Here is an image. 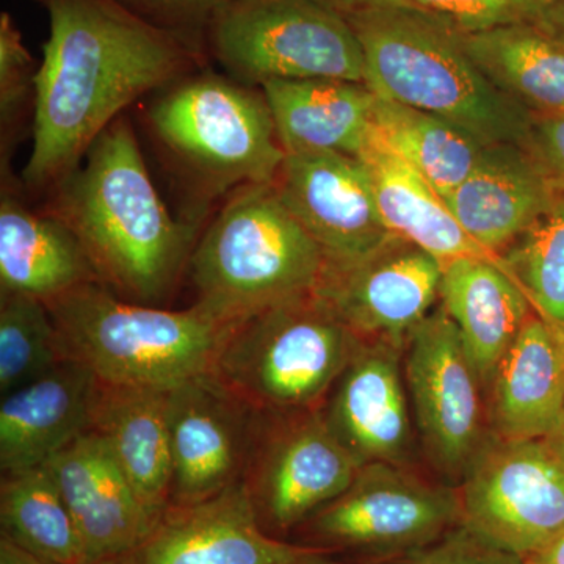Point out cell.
I'll use <instances>...</instances> for the list:
<instances>
[{
	"label": "cell",
	"instance_id": "7a4b0ae2",
	"mask_svg": "<svg viewBox=\"0 0 564 564\" xmlns=\"http://www.w3.org/2000/svg\"><path fill=\"white\" fill-rule=\"evenodd\" d=\"M58 182L55 214L76 234L99 280L131 302H163L191 261V226L163 206L131 126L117 120Z\"/></svg>",
	"mask_w": 564,
	"mask_h": 564
},
{
	"label": "cell",
	"instance_id": "4dcf8cb0",
	"mask_svg": "<svg viewBox=\"0 0 564 564\" xmlns=\"http://www.w3.org/2000/svg\"><path fill=\"white\" fill-rule=\"evenodd\" d=\"M63 361L46 303L3 295L0 307V393L17 391Z\"/></svg>",
	"mask_w": 564,
	"mask_h": 564
},
{
	"label": "cell",
	"instance_id": "60d3db41",
	"mask_svg": "<svg viewBox=\"0 0 564 564\" xmlns=\"http://www.w3.org/2000/svg\"><path fill=\"white\" fill-rule=\"evenodd\" d=\"M544 441L554 451V454L558 456L560 462L564 464V410L562 415H560L558 422H556L555 429L544 437Z\"/></svg>",
	"mask_w": 564,
	"mask_h": 564
},
{
	"label": "cell",
	"instance_id": "ac0fdd59",
	"mask_svg": "<svg viewBox=\"0 0 564 564\" xmlns=\"http://www.w3.org/2000/svg\"><path fill=\"white\" fill-rule=\"evenodd\" d=\"M400 350L383 340H364L323 410L340 443L362 466H403L413 452Z\"/></svg>",
	"mask_w": 564,
	"mask_h": 564
},
{
	"label": "cell",
	"instance_id": "cb8c5ba5",
	"mask_svg": "<svg viewBox=\"0 0 564 564\" xmlns=\"http://www.w3.org/2000/svg\"><path fill=\"white\" fill-rule=\"evenodd\" d=\"M90 432L109 447L143 503L162 518L173 484L169 392L101 383Z\"/></svg>",
	"mask_w": 564,
	"mask_h": 564
},
{
	"label": "cell",
	"instance_id": "1f68e13d",
	"mask_svg": "<svg viewBox=\"0 0 564 564\" xmlns=\"http://www.w3.org/2000/svg\"><path fill=\"white\" fill-rule=\"evenodd\" d=\"M459 33L536 22L551 0H406Z\"/></svg>",
	"mask_w": 564,
	"mask_h": 564
},
{
	"label": "cell",
	"instance_id": "d6a6232c",
	"mask_svg": "<svg viewBox=\"0 0 564 564\" xmlns=\"http://www.w3.org/2000/svg\"><path fill=\"white\" fill-rule=\"evenodd\" d=\"M388 564H527V560L458 524L433 544Z\"/></svg>",
	"mask_w": 564,
	"mask_h": 564
},
{
	"label": "cell",
	"instance_id": "30bf717a",
	"mask_svg": "<svg viewBox=\"0 0 564 564\" xmlns=\"http://www.w3.org/2000/svg\"><path fill=\"white\" fill-rule=\"evenodd\" d=\"M361 467L321 408L258 413L243 484L261 522L288 530L347 491Z\"/></svg>",
	"mask_w": 564,
	"mask_h": 564
},
{
	"label": "cell",
	"instance_id": "2e32d148",
	"mask_svg": "<svg viewBox=\"0 0 564 564\" xmlns=\"http://www.w3.org/2000/svg\"><path fill=\"white\" fill-rule=\"evenodd\" d=\"M303 545L282 543L263 530L242 481L191 505H172L129 564H289Z\"/></svg>",
	"mask_w": 564,
	"mask_h": 564
},
{
	"label": "cell",
	"instance_id": "f546056e",
	"mask_svg": "<svg viewBox=\"0 0 564 564\" xmlns=\"http://www.w3.org/2000/svg\"><path fill=\"white\" fill-rule=\"evenodd\" d=\"M538 314L564 325V196L500 256Z\"/></svg>",
	"mask_w": 564,
	"mask_h": 564
},
{
	"label": "cell",
	"instance_id": "83f0119b",
	"mask_svg": "<svg viewBox=\"0 0 564 564\" xmlns=\"http://www.w3.org/2000/svg\"><path fill=\"white\" fill-rule=\"evenodd\" d=\"M375 137L445 199L475 169L485 144L444 118L378 98L373 109Z\"/></svg>",
	"mask_w": 564,
	"mask_h": 564
},
{
	"label": "cell",
	"instance_id": "7c38bea8",
	"mask_svg": "<svg viewBox=\"0 0 564 564\" xmlns=\"http://www.w3.org/2000/svg\"><path fill=\"white\" fill-rule=\"evenodd\" d=\"M404 381L423 448L437 470L464 480L486 443L480 375L443 306L404 345Z\"/></svg>",
	"mask_w": 564,
	"mask_h": 564
},
{
	"label": "cell",
	"instance_id": "7bdbcfd3",
	"mask_svg": "<svg viewBox=\"0 0 564 564\" xmlns=\"http://www.w3.org/2000/svg\"><path fill=\"white\" fill-rule=\"evenodd\" d=\"M93 564H129L128 556H120V558L104 560V562Z\"/></svg>",
	"mask_w": 564,
	"mask_h": 564
},
{
	"label": "cell",
	"instance_id": "52a82bcc",
	"mask_svg": "<svg viewBox=\"0 0 564 564\" xmlns=\"http://www.w3.org/2000/svg\"><path fill=\"white\" fill-rule=\"evenodd\" d=\"M214 44L223 65L252 84L366 80L358 36L323 0H232L217 11Z\"/></svg>",
	"mask_w": 564,
	"mask_h": 564
},
{
	"label": "cell",
	"instance_id": "e0dca14e",
	"mask_svg": "<svg viewBox=\"0 0 564 564\" xmlns=\"http://www.w3.org/2000/svg\"><path fill=\"white\" fill-rule=\"evenodd\" d=\"M46 467L79 530L87 564L131 555L161 519L95 432L82 434Z\"/></svg>",
	"mask_w": 564,
	"mask_h": 564
},
{
	"label": "cell",
	"instance_id": "603a6c76",
	"mask_svg": "<svg viewBox=\"0 0 564 564\" xmlns=\"http://www.w3.org/2000/svg\"><path fill=\"white\" fill-rule=\"evenodd\" d=\"M440 299L462 334L484 386L532 317V303L503 261L459 258L444 263Z\"/></svg>",
	"mask_w": 564,
	"mask_h": 564
},
{
	"label": "cell",
	"instance_id": "8d00e7d4",
	"mask_svg": "<svg viewBox=\"0 0 564 564\" xmlns=\"http://www.w3.org/2000/svg\"><path fill=\"white\" fill-rule=\"evenodd\" d=\"M536 24L564 44V0H551Z\"/></svg>",
	"mask_w": 564,
	"mask_h": 564
},
{
	"label": "cell",
	"instance_id": "ab89813d",
	"mask_svg": "<svg viewBox=\"0 0 564 564\" xmlns=\"http://www.w3.org/2000/svg\"><path fill=\"white\" fill-rule=\"evenodd\" d=\"M152 2L165 3L170 7H180V9L187 10H221L223 7L228 6L232 0H152Z\"/></svg>",
	"mask_w": 564,
	"mask_h": 564
},
{
	"label": "cell",
	"instance_id": "ba28073f",
	"mask_svg": "<svg viewBox=\"0 0 564 564\" xmlns=\"http://www.w3.org/2000/svg\"><path fill=\"white\" fill-rule=\"evenodd\" d=\"M150 117L159 139L218 185L273 184L285 159L263 93L221 77L184 82Z\"/></svg>",
	"mask_w": 564,
	"mask_h": 564
},
{
	"label": "cell",
	"instance_id": "f35d334b",
	"mask_svg": "<svg viewBox=\"0 0 564 564\" xmlns=\"http://www.w3.org/2000/svg\"><path fill=\"white\" fill-rule=\"evenodd\" d=\"M527 564H564V533L540 554L527 560Z\"/></svg>",
	"mask_w": 564,
	"mask_h": 564
},
{
	"label": "cell",
	"instance_id": "7402d4cb",
	"mask_svg": "<svg viewBox=\"0 0 564 564\" xmlns=\"http://www.w3.org/2000/svg\"><path fill=\"white\" fill-rule=\"evenodd\" d=\"M261 87L285 154L337 152L361 159L369 148L377 95L366 84L299 79Z\"/></svg>",
	"mask_w": 564,
	"mask_h": 564
},
{
	"label": "cell",
	"instance_id": "277c9868",
	"mask_svg": "<svg viewBox=\"0 0 564 564\" xmlns=\"http://www.w3.org/2000/svg\"><path fill=\"white\" fill-rule=\"evenodd\" d=\"M63 361L87 367L102 384L170 392L210 375L234 325L198 304L170 311L122 299L101 281L46 303Z\"/></svg>",
	"mask_w": 564,
	"mask_h": 564
},
{
	"label": "cell",
	"instance_id": "d4e9b609",
	"mask_svg": "<svg viewBox=\"0 0 564 564\" xmlns=\"http://www.w3.org/2000/svg\"><path fill=\"white\" fill-rule=\"evenodd\" d=\"M95 281H101L95 265L65 223L54 215L32 214L11 198L2 199V296H29L47 303Z\"/></svg>",
	"mask_w": 564,
	"mask_h": 564
},
{
	"label": "cell",
	"instance_id": "9a60e30c",
	"mask_svg": "<svg viewBox=\"0 0 564 564\" xmlns=\"http://www.w3.org/2000/svg\"><path fill=\"white\" fill-rule=\"evenodd\" d=\"M273 185L328 262L361 258L393 237L361 159L337 152L285 154Z\"/></svg>",
	"mask_w": 564,
	"mask_h": 564
},
{
	"label": "cell",
	"instance_id": "f1b7e54d",
	"mask_svg": "<svg viewBox=\"0 0 564 564\" xmlns=\"http://www.w3.org/2000/svg\"><path fill=\"white\" fill-rule=\"evenodd\" d=\"M0 524L2 534L47 564H87L79 530L46 466L3 475Z\"/></svg>",
	"mask_w": 564,
	"mask_h": 564
},
{
	"label": "cell",
	"instance_id": "d590c367",
	"mask_svg": "<svg viewBox=\"0 0 564 564\" xmlns=\"http://www.w3.org/2000/svg\"><path fill=\"white\" fill-rule=\"evenodd\" d=\"M0 564H47L39 555L14 543L9 536H0Z\"/></svg>",
	"mask_w": 564,
	"mask_h": 564
},
{
	"label": "cell",
	"instance_id": "9c48e42d",
	"mask_svg": "<svg viewBox=\"0 0 564 564\" xmlns=\"http://www.w3.org/2000/svg\"><path fill=\"white\" fill-rule=\"evenodd\" d=\"M462 524L525 560L564 533V464L544 440H486L464 477Z\"/></svg>",
	"mask_w": 564,
	"mask_h": 564
},
{
	"label": "cell",
	"instance_id": "4fadbf2b",
	"mask_svg": "<svg viewBox=\"0 0 564 564\" xmlns=\"http://www.w3.org/2000/svg\"><path fill=\"white\" fill-rule=\"evenodd\" d=\"M443 272L440 259L393 236L361 258L326 261L314 293L362 339L403 350L433 313Z\"/></svg>",
	"mask_w": 564,
	"mask_h": 564
},
{
	"label": "cell",
	"instance_id": "6da1fadb",
	"mask_svg": "<svg viewBox=\"0 0 564 564\" xmlns=\"http://www.w3.org/2000/svg\"><path fill=\"white\" fill-rule=\"evenodd\" d=\"M51 35L35 76L31 187L65 180L120 111L169 84L184 50L111 0H50Z\"/></svg>",
	"mask_w": 564,
	"mask_h": 564
},
{
	"label": "cell",
	"instance_id": "44dd1931",
	"mask_svg": "<svg viewBox=\"0 0 564 564\" xmlns=\"http://www.w3.org/2000/svg\"><path fill=\"white\" fill-rule=\"evenodd\" d=\"M491 422L502 440H544L564 410V325L534 314L494 375Z\"/></svg>",
	"mask_w": 564,
	"mask_h": 564
},
{
	"label": "cell",
	"instance_id": "8fae6325",
	"mask_svg": "<svg viewBox=\"0 0 564 564\" xmlns=\"http://www.w3.org/2000/svg\"><path fill=\"white\" fill-rule=\"evenodd\" d=\"M462 524V497L400 464H364L344 494L313 516L323 543L400 556L426 547Z\"/></svg>",
	"mask_w": 564,
	"mask_h": 564
},
{
	"label": "cell",
	"instance_id": "ffe728a7",
	"mask_svg": "<svg viewBox=\"0 0 564 564\" xmlns=\"http://www.w3.org/2000/svg\"><path fill=\"white\" fill-rule=\"evenodd\" d=\"M556 196L524 147L494 144L485 147L473 173L444 202L475 242L500 256Z\"/></svg>",
	"mask_w": 564,
	"mask_h": 564
},
{
	"label": "cell",
	"instance_id": "b9f144b4",
	"mask_svg": "<svg viewBox=\"0 0 564 564\" xmlns=\"http://www.w3.org/2000/svg\"><path fill=\"white\" fill-rule=\"evenodd\" d=\"M289 564H343L333 560L332 556L323 554L317 549L306 547L299 556Z\"/></svg>",
	"mask_w": 564,
	"mask_h": 564
},
{
	"label": "cell",
	"instance_id": "5b68a950",
	"mask_svg": "<svg viewBox=\"0 0 564 564\" xmlns=\"http://www.w3.org/2000/svg\"><path fill=\"white\" fill-rule=\"evenodd\" d=\"M326 258L273 184L248 185L193 248L188 269L202 310L228 325L313 293Z\"/></svg>",
	"mask_w": 564,
	"mask_h": 564
},
{
	"label": "cell",
	"instance_id": "484cf974",
	"mask_svg": "<svg viewBox=\"0 0 564 564\" xmlns=\"http://www.w3.org/2000/svg\"><path fill=\"white\" fill-rule=\"evenodd\" d=\"M372 176L378 209L386 228L400 239L430 252L441 262L459 258L502 261L469 236L447 203L421 173L373 137L361 155Z\"/></svg>",
	"mask_w": 564,
	"mask_h": 564
},
{
	"label": "cell",
	"instance_id": "8992f818",
	"mask_svg": "<svg viewBox=\"0 0 564 564\" xmlns=\"http://www.w3.org/2000/svg\"><path fill=\"white\" fill-rule=\"evenodd\" d=\"M364 340L306 293L234 326L212 375L258 413L317 410Z\"/></svg>",
	"mask_w": 564,
	"mask_h": 564
},
{
	"label": "cell",
	"instance_id": "3957f363",
	"mask_svg": "<svg viewBox=\"0 0 564 564\" xmlns=\"http://www.w3.org/2000/svg\"><path fill=\"white\" fill-rule=\"evenodd\" d=\"M364 55V84L389 101L429 111L485 147L529 140L533 115L494 87L451 25L413 6L344 14Z\"/></svg>",
	"mask_w": 564,
	"mask_h": 564
},
{
	"label": "cell",
	"instance_id": "74e56055",
	"mask_svg": "<svg viewBox=\"0 0 564 564\" xmlns=\"http://www.w3.org/2000/svg\"><path fill=\"white\" fill-rule=\"evenodd\" d=\"M343 14L380 6H411L406 0H323ZM414 7V6H413Z\"/></svg>",
	"mask_w": 564,
	"mask_h": 564
},
{
	"label": "cell",
	"instance_id": "e575fe53",
	"mask_svg": "<svg viewBox=\"0 0 564 564\" xmlns=\"http://www.w3.org/2000/svg\"><path fill=\"white\" fill-rule=\"evenodd\" d=\"M525 150L543 170L555 192L564 196V111L533 115Z\"/></svg>",
	"mask_w": 564,
	"mask_h": 564
},
{
	"label": "cell",
	"instance_id": "5bb4252c",
	"mask_svg": "<svg viewBox=\"0 0 564 564\" xmlns=\"http://www.w3.org/2000/svg\"><path fill=\"white\" fill-rule=\"evenodd\" d=\"M172 505L203 502L243 480L258 411L204 375L169 392Z\"/></svg>",
	"mask_w": 564,
	"mask_h": 564
},
{
	"label": "cell",
	"instance_id": "d6986e66",
	"mask_svg": "<svg viewBox=\"0 0 564 564\" xmlns=\"http://www.w3.org/2000/svg\"><path fill=\"white\" fill-rule=\"evenodd\" d=\"M101 381L87 367L61 361L50 372L2 397L0 467L3 475L46 466L90 432Z\"/></svg>",
	"mask_w": 564,
	"mask_h": 564
},
{
	"label": "cell",
	"instance_id": "4316f807",
	"mask_svg": "<svg viewBox=\"0 0 564 564\" xmlns=\"http://www.w3.org/2000/svg\"><path fill=\"white\" fill-rule=\"evenodd\" d=\"M459 33V32H458ZM494 87L532 115L564 111V44L536 22L459 33Z\"/></svg>",
	"mask_w": 564,
	"mask_h": 564
},
{
	"label": "cell",
	"instance_id": "836d02e7",
	"mask_svg": "<svg viewBox=\"0 0 564 564\" xmlns=\"http://www.w3.org/2000/svg\"><path fill=\"white\" fill-rule=\"evenodd\" d=\"M31 55L9 13L0 17V102L3 117L20 106L31 80Z\"/></svg>",
	"mask_w": 564,
	"mask_h": 564
}]
</instances>
